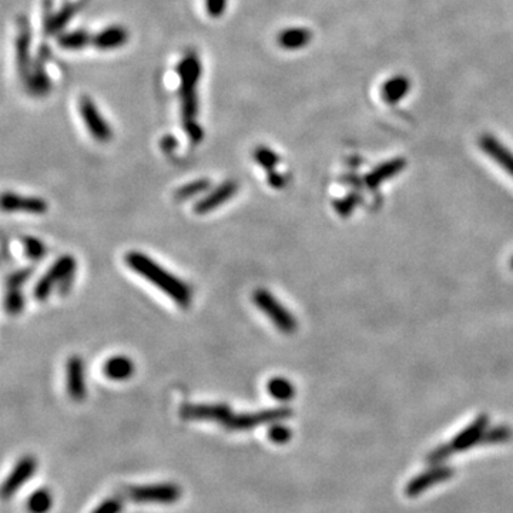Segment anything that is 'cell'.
Listing matches in <instances>:
<instances>
[{
	"label": "cell",
	"instance_id": "obj_1",
	"mask_svg": "<svg viewBox=\"0 0 513 513\" xmlns=\"http://www.w3.org/2000/svg\"><path fill=\"white\" fill-rule=\"evenodd\" d=\"M180 77V104L181 123L193 144L204 139V132L198 123V84L203 73L201 60L196 53H189L180 60L177 66Z\"/></svg>",
	"mask_w": 513,
	"mask_h": 513
},
{
	"label": "cell",
	"instance_id": "obj_2",
	"mask_svg": "<svg viewBox=\"0 0 513 513\" xmlns=\"http://www.w3.org/2000/svg\"><path fill=\"white\" fill-rule=\"evenodd\" d=\"M126 264L144 280L152 283L155 287L161 290L167 297H170L174 303L186 308L191 303V290L190 287L177 278L173 273L167 271L164 267L157 264L153 258L140 253L130 251L125 257Z\"/></svg>",
	"mask_w": 513,
	"mask_h": 513
},
{
	"label": "cell",
	"instance_id": "obj_3",
	"mask_svg": "<svg viewBox=\"0 0 513 513\" xmlns=\"http://www.w3.org/2000/svg\"><path fill=\"white\" fill-rule=\"evenodd\" d=\"M76 274V260L72 255H62L53 262L47 273L38 281L33 288V297L36 301H46L52 291L57 287V291L65 295L70 291Z\"/></svg>",
	"mask_w": 513,
	"mask_h": 513
},
{
	"label": "cell",
	"instance_id": "obj_4",
	"mask_svg": "<svg viewBox=\"0 0 513 513\" xmlns=\"http://www.w3.org/2000/svg\"><path fill=\"white\" fill-rule=\"evenodd\" d=\"M254 304L262 311L283 334H292L298 326L294 315L280 303V301L264 288H258L253 294Z\"/></svg>",
	"mask_w": 513,
	"mask_h": 513
},
{
	"label": "cell",
	"instance_id": "obj_5",
	"mask_svg": "<svg viewBox=\"0 0 513 513\" xmlns=\"http://www.w3.org/2000/svg\"><path fill=\"white\" fill-rule=\"evenodd\" d=\"M291 416L292 411L285 407L269 408L258 412H246L239 415L232 413L223 427L230 431H248L261 425L276 424V422H281Z\"/></svg>",
	"mask_w": 513,
	"mask_h": 513
},
{
	"label": "cell",
	"instance_id": "obj_6",
	"mask_svg": "<svg viewBox=\"0 0 513 513\" xmlns=\"http://www.w3.org/2000/svg\"><path fill=\"white\" fill-rule=\"evenodd\" d=\"M132 500L139 503H164L170 505L180 499L181 489L175 484H153L130 487L125 492Z\"/></svg>",
	"mask_w": 513,
	"mask_h": 513
},
{
	"label": "cell",
	"instance_id": "obj_7",
	"mask_svg": "<svg viewBox=\"0 0 513 513\" xmlns=\"http://www.w3.org/2000/svg\"><path fill=\"white\" fill-rule=\"evenodd\" d=\"M79 113L88 133L99 143H107L113 137V132L106 118L99 111L96 103L88 96H81L79 100Z\"/></svg>",
	"mask_w": 513,
	"mask_h": 513
},
{
	"label": "cell",
	"instance_id": "obj_8",
	"mask_svg": "<svg viewBox=\"0 0 513 513\" xmlns=\"http://www.w3.org/2000/svg\"><path fill=\"white\" fill-rule=\"evenodd\" d=\"M454 475H455L454 469L448 465L431 466L429 469H427L425 472H420L408 482L405 487V495L408 498H416L422 494H425L429 488L443 484V482L449 480Z\"/></svg>",
	"mask_w": 513,
	"mask_h": 513
},
{
	"label": "cell",
	"instance_id": "obj_9",
	"mask_svg": "<svg viewBox=\"0 0 513 513\" xmlns=\"http://www.w3.org/2000/svg\"><path fill=\"white\" fill-rule=\"evenodd\" d=\"M232 411L226 404H186L180 408V416L193 420H213L224 425Z\"/></svg>",
	"mask_w": 513,
	"mask_h": 513
},
{
	"label": "cell",
	"instance_id": "obj_10",
	"mask_svg": "<svg viewBox=\"0 0 513 513\" xmlns=\"http://www.w3.org/2000/svg\"><path fill=\"white\" fill-rule=\"evenodd\" d=\"M489 418L487 415H479L471 425L464 428L454 439L449 442L454 452H464L475 445H479L488 429Z\"/></svg>",
	"mask_w": 513,
	"mask_h": 513
},
{
	"label": "cell",
	"instance_id": "obj_11",
	"mask_svg": "<svg viewBox=\"0 0 513 513\" xmlns=\"http://www.w3.org/2000/svg\"><path fill=\"white\" fill-rule=\"evenodd\" d=\"M238 190V184L234 180H227L223 184H220L213 191H210L207 196L200 198L194 205V213L198 216L208 214L211 211L219 208L228 200H231Z\"/></svg>",
	"mask_w": 513,
	"mask_h": 513
},
{
	"label": "cell",
	"instance_id": "obj_12",
	"mask_svg": "<svg viewBox=\"0 0 513 513\" xmlns=\"http://www.w3.org/2000/svg\"><path fill=\"white\" fill-rule=\"evenodd\" d=\"M66 386L68 394L76 402H80L86 397V374L84 362L80 356L73 355L66 362Z\"/></svg>",
	"mask_w": 513,
	"mask_h": 513
},
{
	"label": "cell",
	"instance_id": "obj_13",
	"mask_svg": "<svg viewBox=\"0 0 513 513\" xmlns=\"http://www.w3.org/2000/svg\"><path fill=\"white\" fill-rule=\"evenodd\" d=\"M16 65L17 72L24 81L32 73V63H30V29L26 19H20L17 38H16Z\"/></svg>",
	"mask_w": 513,
	"mask_h": 513
},
{
	"label": "cell",
	"instance_id": "obj_14",
	"mask_svg": "<svg viewBox=\"0 0 513 513\" xmlns=\"http://www.w3.org/2000/svg\"><path fill=\"white\" fill-rule=\"evenodd\" d=\"M38 468V462L35 458L32 457H24L22 458L15 469L12 471V473L9 475V478L6 479L5 485H3V496L9 498L13 494L17 492V489L24 485L26 482L32 478V475L36 472Z\"/></svg>",
	"mask_w": 513,
	"mask_h": 513
},
{
	"label": "cell",
	"instance_id": "obj_15",
	"mask_svg": "<svg viewBox=\"0 0 513 513\" xmlns=\"http://www.w3.org/2000/svg\"><path fill=\"white\" fill-rule=\"evenodd\" d=\"M5 211H23L29 214H45L47 203L40 197H22L15 193H5L2 197Z\"/></svg>",
	"mask_w": 513,
	"mask_h": 513
},
{
	"label": "cell",
	"instance_id": "obj_16",
	"mask_svg": "<svg viewBox=\"0 0 513 513\" xmlns=\"http://www.w3.org/2000/svg\"><path fill=\"white\" fill-rule=\"evenodd\" d=\"M129 40V32L122 26H110L93 36V47L99 50H114L122 47Z\"/></svg>",
	"mask_w": 513,
	"mask_h": 513
},
{
	"label": "cell",
	"instance_id": "obj_17",
	"mask_svg": "<svg viewBox=\"0 0 513 513\" xmlns=\"http://www.w3.org/2000/svg\"><path fill=\"white\" fill-rule=\"evenodd\" d=\"M80 3L74 2V3H66L65 6L60 8L56 13H50L47 15V17H45L43 20V26H45V32L47 35H56L58 33L60 30H63L66 27V24L77 15V12L80 10Z\"/></svg>",
	"mask_w": 513,
	"mask_h": 513
},
{
	"label": "cell",
	"instance_id": "obj_18",
	"mask_svg": "<svg viewBox=\"0 0 513 513\" xmlns=\"http://www.w3.org/2000/svg\"><path fill=\"white\" fill-rule=\"evenodd\" d=\"M480 145L489 157H492L502 168L506 170V173L513 177V153H510L503 144L491 136H485L482 139Z\"/></svg>",
	"mask_w": 513,
	"mask_h": 513
},
{
	"label": "cell",
	"instance_id": "obj_19",
	"mask_svg": "<svg viewBox=\"0 0 513 513\" xmlns=\"http://www.w3.org/2000/svg\"><path fill=\"white\" fill-rule=\"evenodd\" d=\"M103 374L111 381H126L134 374V364L129 356H111L104 362Z\"/></svg>",
	"mask_w": 513,
	"mask_h": 513
},
{
	"label": "cell",
	"instance_id": "obj_20",
	"mask_svg": "<svg viewBox=\"0 0 513 513\" xmlns=\"http://www.w3.org/2000/svg\"><path fill=\"white\" fill-rule=\"evenodd\" d=\"M405 160L404 159H395L386 161L384 164H381L379 167H377L374 171H371L367 177H365V183L368 187L375 189L378 187L382 181L389 180L394 175H397L398 173L402 171V168L405 167Z\"/></svg>",
	"mask_w": 513,
	"mask_h": 513
},
{
	"label": "cell",
	"instance_id": "obj_21",
	"mask_svg": "<svg viewBox=\"0 0 513 513\" xmlns=\"http://www.w3.org/2000/svg\"><path fill=\"white\" fill-rule=\"evenodd\" d=\"M311 40V32L303 27L285 29L278 35V45L287 50H297L304 47Z\"/></svg>",
	"mask_w": 513,
	"mask_h": 513
},
{
	"label": "cell",
	"instance_id": "obj_22",
	"mask_svg": "<svg viewBox=\"0 0 513 513\" xmlns=\"http://www.w3.org/2000/svg\"><path fill=\"white\" fill-rule=\"evenodd\" d=\"M26 84H27L30 92H32L36 96H43V95L49 93L50 80H49V77L46 74L43 58H40L38 63L33 65L32 73H30V77L27 79Z\"/></svg>",
	"mask_w": 513,
	"mask_h": 513
},
{
	"label": "cell",
	"instance_id": "obj_23",
	"mask_svg": "<svg viewBox=\"0 0 513 513\" xmlns=\"http://www.w3.org/2000/svg\"><path fill=\"white\" fill-rule=\"evenodd\" d=\"M57 43L65 50H81L87 46H92L93 36L84 30H73V32L60 35Z\"/></svg>",
	"mask_w": 513,
	"mask_h": 513
},
{
	"label": "cell",
	"instance_id": "obj_24",
	"mask_svg": "<svg viewBox=\"0 0 513 513\" xmlns=\"http://www.w3.org/2000/svg\"><path fill=\"white\" fill-rule=\"evenodd\" d=\"M267 390L268 394L273 397L277 401L281 402H287L290 400L294 398L295 395V388L291 384V381H288L287 378L283 377H276L271 378L267 384Z\"/></svg>",
	"mask_w": 513,
	"mask_h": 513
},
{
	"label": "cell",
	"instance_id": "obj_25",
	"mask_svg": "<svg viewBox=\"0 0 513 513\" xmlns=\"http://www.w3.org/2000/svg\"><path fill=\"white\" fill-rule=\"evenodd\" d=\"M210 189V180L208 178H198L191 181V183L181 186L180 189L175 190L174 193V198L177 201H187L191 200L194 197H197L198 194H203L205 191H208Z\"/></svg>",
	"mask_w": 513,
	"mask_h": 513
},
{
	"label": "cell",
	"instance_id": "obj_26",
	"mask_svg": "<svg viewBox=\"0 0 513 513\" xmlns=\"http://www.w3.org/2000/svg\"><path fill=\"white\" fill-rule=\"evenodd\" d=\"M253 157L255 160V163L262 167L267 173L276 170V167L280 163V156L273 152V150L265 147V145H258L254 152H253Z\"/></svg>",
	"mask_w": 513,
	"mask_h": 513
},
{
	"label": "cell",
	"instance_id": "obj_27",
	"mask_svg": "<svg viewBox=\"0 0 513 513\" xmlns=\"http://www.w3.org/2000/svg\"><path fill=\"white\" fill-rule=\"evenodd\" d=\"M22 246H23V250H24V255L32 261L42 260L47 253V248H46L43 241L36 238V237H32V235L23 237L22 238Z\"/></svg>",
	"mask_w": 513,
	"mask_h": 513
},
{
	"label": "cell",
	"instance_id": "obj_28",
	"mask_svg": "<svg viewBox=\"0 0 513 513\" xmlns=\"http://www.w3.org/2000/svg\"><path fill=\"white\" fill-rule=\"evenodd\" d=\"M53 505V496L47 489H39L29 498L27 507L32 513H46Z\"/></svg>",
	"mask_w": 513,
	"mask_h": 513
},
{
	"label": "cell",
	"instance_id": "obj_29",
	"mask_svg": "<svg viewBox=\"0 0 513 513\" xmlns=\"http://www.w3.org/2000/svg\"><path fill=\"white\" fill-rule=\"evenodd\" d=\"M513 432L507 425H498L487 429L484 438L480 441V445H499L505 443L512 438Z\"/></svg>",
	"mask_w": 513,
	"mask_h": 513
},
{
	"label": "cell",
	"instance_id": "obj_30",
	"mask_svg": "<svg viewBox=\"0 0 513 513\" xmlns=\"http://www.w3.org/2000/svg\"><path fill=\"white\" fill-rule=\"evenodd\" d=\"M5 307L6 311L12 315H17L24 308V295L20 292V290H9L6 299H5Z\"/></svg>",
	"mask_w": 513,
	"mask_h": 513
},
{
	"label": "cell",
	"instance_id": "obj_31",
	"mask_svg": "<svg viewBox=\"0 0 513 513\" xmlns=\"http://www.w3.org/2000/svg\"><path fill=\"white\" fill-rule=\"evenodd\" d=\"M454 454V450H452L450 445L449 443H442L439 446H436L434 450H431L428 457H427V462L431 465V466H436V465H443V462L446 459L450 458V455Z\"/></svg>",
	"mask_w": 513,
	"mask_h": 513
},
{
	"label": "cell",
	"instance_id": "obj_32",
	"mask_svg": "<svg viewBox=\"0 0 513 513\" xmlns=\"http://www.w3.org/2000/svg\"><path fill=\"white\" fill-rule=\"evenodd\" d=\"M268 438L276 443H287L292 438V431L281 422H276L268 429Z\"/></svg>",
	"mask_w": 513,
	"mask_h": 513
},
{
	"label": "cell",
	"instance_id": "obj_33",
	"mask_svg": "<svg viewBox=\"0 0 513 513\" xmlns=\"http://www.w3.org/2000/svg\"><path fill=\"white\" fill-rule=\"evenodd\" d=\"M32 273H33V269L29 268V267L15 271V273H12L8 277V281H6L8 290H20V287L30 278Z\"/></svg>",
	"mask_w": 513,
	"mask_h": 513
},
{
	"label": "cell",
	"instance_id": "obj_34",
	"mask_svg": "<svg viewBox=\"0 0 513 513\" xmlns=\"http://www.w3.org/2000/svg\"><path fill=\"white\" fill-rule=\"evenodd\" d=\"M407 90V81L405 80H395L385 87V96L388 100H397L404 96Z\"/></svg>",
	"mask_w": 513,
	"mask_h": 513
},
{
	"label": "cell",
	"instance_id": "obj_35",
	"mask_svg": "<svg viewBox=\"0 0 513 513\" xmlns=\"http://www.w3.org/2000/svg\"><path fill=\"white\" fill-rule=\"evenodd\" d=\"M227 9V0H205V10L210 17L219 19Z\"/></svg>",
	"mask_w": 513,
	"mask_h": 513
},
{
	"label": "cell",
	"instance_id": "obj_36",
	"mask_svg": "<svg viewBox=\"0 0 513 513\" xmlns=\"http://www.w3.org/2000/svg\"><path fill=\"white\" fill-rule=\"evenodd\" d=\"M123 509V503L120 499H107L102 502L92 513H120Z\"/></svg>",
	"mask_w": 513,
	"mask_h": 513
},
{
	"label": "cell",
	"instance_id": "obj_37",
	"mask_svg": "<svg viewBox=\"0 0 513 513\" xmlns=\"http://www.w3.org/2000/svg\"><path fill=\"white\" fill-rule=\"evenodd\" d=\"M355 204H356V197L355 196H348V197H345L342 200H338L336 203V210L338 211V214L348 216L351 211L354 210Z\"/></svg>",
	"mask_w": 513,
	"mask_h": 513
},
{
	"label": "cell",
	"instance_id": "obj_38",
	"mask_svg": "<svg viewBox=\"0 0 513 513\" xmlns=\"http://www.w3.org/2000/svg\"><path fill=\"white\" fill-rule=\"evenodd\" d=\"M267 181L268 184L271 187L274 189H283L285 186V178L284 175H281L278 171L273 170V171H268V175H267Z\"/></svg>",
	"mask_w": 513,
	"mask_h": 513
},
{
	"label": "cell",
	"instance_id": "obj_39",
	"mask_svg": "<svg viewBox=\"0 0 513 513\" xmlns=\"http://www.w3.org/2000/svg\"><path fill=\"white\" fill-rule=\"evenodd\" d=\"M161 148L164 150V152L166 153H171V152H174V150L177 148V140H175V137L174 136H164V139L161 140Z\"/></svg>",
	"mask_w": 513,
	"mask_h": 513
},
{
	"label": "cell",
	"instance_id": "obj_40",
	"mask_svg": "<svg viewBox=\"0 0 513 513\" xmlns=\"http://www.w3.org/2000/svg\"><path fill=\"white\" fill-rule=\"evenodd\" d=\"M512 268H513V258H512Z\"/></svg>",
	"mask_w": 513,
	"mask_h": 513
}]
</instances>
